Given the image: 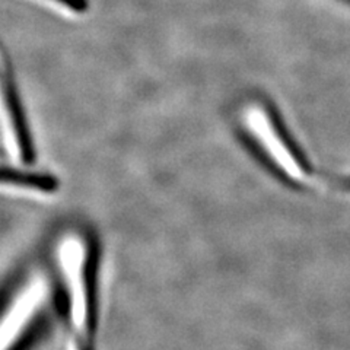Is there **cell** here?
Returning <instances> with one entry per match:
<instances>
[{
  "label": "cell",
  "instance_id": "1",
  "mask_svg": "<svg viewBox=\"0 0 350 350\" xmlns=\"http://www.w3.org/2000/svg\"><path fill=\"white\" fill-rule=\"evenodd\" d=\"M88 245L72 238L64 241L60 253L76 350H92L95 330V256Z\"/></svg>",
  "mask_w": 350,
  "mask_h": 350
},
{
  "label": "cell",
  "instance_id": "2",
  "mask_svg": "<svg viewBox=\"0 0 350 350\" xmlns=\"http://www.w3.org/2000/svg\"><path fill=\"white\" fill-rule=\"evenodd\" d=\"M245 116L250 142L283 177L297 181L308 174V163L295 148L286 127L267 101L253 103Z\"/></svg>",
  "mask_w": 350,
  "mask_h": 350
},
{
  "label": "cell",
  "instance_id": "3",
  "mask_svg": "<svg viewBox=\"0 0 350 350\" xmlns=\"http://www.w3.org/2000/svg\"><path fill=\"white\" fill-rule=\"evenodd\" d=\"M10 66L6 51L3 50V101L5 111L9 122L10 131V148L16 153L21 162L32 163L36 161V149L34 142L29 131V126L27 122L25 108L22 105L19 91L15 81L14 69Z\"/></svg>",
  "mask_w": 350,
  "mask_h": 350
},
{
  "label": "cell",
  "instance_id": "4",
  "mask_svg": "<svg viewBox=\"0 0 350 350\" xmlns=\"http://www.w3.org/2000/svg\"><path fill=\"white\" fill-rule=\"evenodd\" d=\"M41 301V289L38 286L29 289L14 304L8 319L3 323V350L10 343L16 345L18 336L24 332Z\"/></svg>",
  "mask_w": 350,
  "mask_h": 350
},
{
  "label": "cell",
  "instance_id": "5",
  "mask_svg": "<svg viewBox=\"0 0 350 350\" xmlns=\"http://www.w3.org/2000/svg\"><path fill=\"white\" fill-rule=\"evenodd\" d=\"M3 185L10 184L19 189H31L41 193H53L59 189V181L47 172L24 171L12 167H3L2 171Z\"/></svg>",
  "mask_w": 350,
  "mask_h": 350
},
{
  "label": "cell",
  "instance_id": "6",
  "mask_svg": "<svg viewBox=\"0 0 350 350\" xmlns=\"http://www.w3.org/2000/svg\"><path fill=\"white\" fill-rule=\"evenodd\" d=\"M51 2L60 5L62 8L69 9L75 14H85L88 8H90V2H88V0H51Z\"/></svg>",
  "mask_w": 350,
  "mask_h": 350
},
{
  "label": "cell",
  "instance_id": "7",
  "mask_svg": "<svg viewBox=\"0 0 350 350\" xmlns=\"http://www.w3.org/2000/svg\"><path fill=\"white\" fill-rule=\"evenodd\" d=\"M340 185L347 190H350V178H345V180H340Z\"/></svg>",
  "mask_w": 350,
  "mask_h": 350
}]
</instances>
